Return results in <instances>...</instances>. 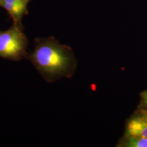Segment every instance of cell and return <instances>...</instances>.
Listing matches in <instances>:
<instances>
[{"mask_svg": "<svg viewBox=\"0 0 147 147\" xmlns=\"http://www.w3.org/2000/svg\"><path fill=\"white\" fill-rule=\"evenodd\" d=\"M29 59L48 82L71 78L77 68L72 49L60 44L53 37L37 39Z\"/></svg>", "mask_w": 147, "mask_h": 147, "instance_id": "1", "label": "cell"}, {"mask_svg": "<svg viewBox=\"0 0 147 147\" xmlns=\"http://www.w3.org/2000/svg\"><path fill=\"white\" fill-rule=\"evenodd\" d=\"M28 39L21 25L13 23L11 28L0 30V57L19 61L26 57Z\"/></svg>", "mask_w": 147, "mask_h": 147, "instance_id": "2", "label": "cell"}, {"mask_svg": "<svg viewBox=\"0 0 147 147\" xmlns=\"http://www.w3.org/2000/svg\"><path fill=\"white\" fill-rule=\"evenodd\" d=\"M124 135L147 138V118L137 112L126 121Z\"/></svg>", "mask_w": 147, "mask_h": 147, "instance_id": "3", "label": "cell"}, {"mask_svg": "<svg viewBox=\"0 0 147 147\" xmlns=\"http://www.w3.org/2000/svg\"><path fill=\"white\" fill-rule=\"evenodd\" d=\"M27 3L25 0H0V6L8 11L13 23L21 25V20L27 13Z\"/></svg>", "mask_w": 147, "mask_h": 147, "instance_id": "4", "label": "cell"}, {"mask_svg": "<svg viewBox=\"0 0 147 147\" xmlns=\"http://www.w3.org/2000/svg\"><path fill=\"white\" fill-rule=\"evenodd\" d=\"M117 147H147V138L124 135L119 141Z\"/></svg>", "mask_w": 147, "mask_h": 147, "instance_id": "5", "label": "cell"}, {"mask_svg": "<svg viewBox=\"0 0 147 147\" xmlns=\"http://www.w3.org/2000/svg\"><path fill=\"white\" fill-rule=\"evenodd\" d=\"M140 96L139 110L147 111V90L142 92L140 94Z\"/></svg>", "mask_w": 147, "mask_h": 147, "instance_id": "6", "label": "cell"}, {"mask_svg": "<svg viewBox=\"0 0 147 147\" xmlns=\"http://www.w3.org/2000/svg\"><path fill=\"white\" fill-rule=\"evenodd\" d=\"M138 113L147 118V111L138 110Z\"/></svg>", "mask_w": 147, "mask_h": 147, "instance_id": "7", "label": "cell"}, {"mask_svg": "<svg viewBox=\"0 0 147 147\" xmlns=\"http://www.w3.org/2000/svg\"><path fill=\"white\" fill-rule=\"evenodd\" d=\"M25 1L27 3H28V2H30L31 0H25Z\"/></svg>", "mask_w": 147, "mask_h": 147, "instance_id": "8", "label": "cell"}]
</instances>
